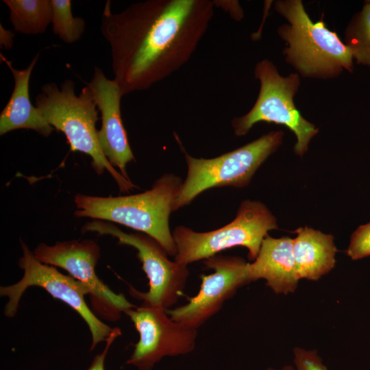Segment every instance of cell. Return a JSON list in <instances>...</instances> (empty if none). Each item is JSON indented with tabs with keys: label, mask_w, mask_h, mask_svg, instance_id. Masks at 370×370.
<instances>
[{
	"label": "cell",
	"mask_w": 370,
	"mask_h": 370,
	"mask_svg": "<svg viewBox=\"0 0 370 370\" xmlns=\"http://www.w3.org/2000/svg\"><path fill=\"white\" fill-rule=\"evenodd\" d=\"M107 1L101 32L123 96L149 89L184 66L214 15L210 0H147L114 13Z\"/></svg>",
	"instance_id": "cell-1"
},
{
	"label": "cell",
	"mask_w": 370,
	"mask_h": 370,
	"mask_svg": "<svg viewBox=\"0 0 370 370\" xmlns=\"http://www.w3.org/2000/svg\"><path fill=\"white\" fill-rule=\"evenodd\" d=\"M182 185L181 179L167 173L141 193L118 197L78 194L74 201L77 217L117 223L145 234L175 256L176 245L169 227V216Z\"/></svg>",
	"instance_id": "cell-2"
},
{
	"label": "cell",
	"mask_w": 370,
	"mask_h": 370,
	"mask_svg": "<svg viewBox=\"0 0 370 370\" xmlns=\"http://www.w3.org/2000/svg\"><path fill=\"white\" fill-rule=\"evenodd\" d=\"M75 88L68 79L60 87L54 82L45 84L35 98L36 107L51 126L65 134L71 151L90 156L97 174L108 171L120 191L129 192L136 186L111 165L101 149L95 127L98 110L90 90L84 86L77 95Z\"/></svg>",
	"instance_id": "cell-3"
},
{
	"label": "cell",
	"mask_w": 370,
	"mask_h": 370,
	"mask_svg": "<svg viewBox=\"0 0 370 370\" xmlns=\"http://www.w3.org/2000/svg\"><path fill=\"white\" fill-rule=\"evenodd\" d=\"M275 7L288 22L278 29L288 45L284 51L286 59L302 75L330 77L344 69L352 70L350 48L323 21L312 22L301 1H278Z\"/></svg>",
	"instance_id": "cell-4"
},
{
	"label": "cell",
	"mask_w": 370,
	"mask_h": 370,
	"mask_svg": "<svg viewBox=\"0 0 370 370\" xmlns=\"http://www.w3.org/2000/svg\"><path fill=\"white\" fill-rule=\"evenodd\" d=\"M276 229V219L264 204L245 200L236 218L217 230L197 232L184 226L176 227L172 234L177 248L175 261L187 267L227 249L242 246L247 249L248 259L253 262L268 232Z\"/></svg>",
	"instance_id": "cell-5"
},
{
	"label": "cell",
	"mask_w": 370,
	"mask_h": 370,
	"mask_svg": "<svg viewBox=\"0 0 370 370\" xmlns=\"http://www.w3.org/2000/svg\"><path fill=\"white\" fill-rule=\"evenodd\" d=\"M282 131L270 132L236 149L216 158H195L185 153L186 180L175 199L173 211L190 204L202 192L213 187L248 185L260 166L282 143Z\"/></svg>",
	"instance_id": "cell-6"
},
{
	"label": "cell",
	"mask_w": 370,
	"mask_h": 370,
	"mask_svg": "<svg viewBox=\"0 0 370 370\" xmlns=\"http://www.w3.org/2000/svg\"><path fill=\"white\" fill-rule=\"evenodd\" d=\"M254 75L260 82L259 94L246 114L232 121L234 134L245 135L260 121L284 125L296 136L295 153L304 155L310 140L318 133V129L301 116L294 104L293 97L299 85L298 75L282 77L275 65L267 59L257 63Z\"/></svg>",
	"instance_id": "cell-7"
},
{
	"label": "cell",
	"mask_w": 370,
	"mask_h": 370,
	"mask_svg": "<svg viewBox=\"0 0 370 370\" xmlns=\"http://www.w3.org/2000/svg\"><path fill=\"white\" fill-rule=\"evenodd\" d=\"M21 244L23 256L18 266L23 270V275L17 282L0 287V295L8 298L3 309L5 316H15L21 297L29 287H41L70 306L86 323L91 334L90 351L99 343L106 342L113 328L104 323L88 307L85 300V296L88 295L87 288L71 275L40 262L24 241H21Z\"/></svg>",
	"instance_id": "cell-8"
},
{
	"label": "cell",
	"mask_w": 370,
	"mask_h": 370,
	"mask_svg": "<svg viewBox=\"0 0 370 370\" xmlns=\"http://www.w3.org/2000/svg\"><path fill=\"white\" fill-rule=\"evenodd\" d=\"M82 230L111 235L118 239L119 244L136 249L137 257L149 280V289L139 291L129 285V293L142 301V305L167 310L177 302L183 294L189 271L187 267L170 260L156 241L143 233H126L112 223L101 220L86 223Z\"/></svg>",
	"instance_id": "cell-9"
},
{
	"label": "cell",
	"mask_w": 370,
	"mask_h": 370,
	"mask_svg": "<svg viewBox=\"0 0 370 370\" xmlns=\"http://www.w3.org/2000/svg\"><path fill=\"white\" fill-rule=\"evenodd\" d=\"M33 254L40 262L66 270L88 291L90 308L99 318L116 321L121 314L136 307L121 293H116L97 275L100 248L90 239L57 242L53 245L40 243Z\"/></svg>",
	"instance_id": "cell-10"
},
{
	"label": "cell",
	"mask_w": 370,
	"mask_h": 370,
	"mask_svg": "<svg viewBox=\"0 0 370 370\" xmlns=\"http://www.w3.org/2000/svg\"><path fill=\"white\" fill-rule=\"evenodd\" d=\"M125 314L139 334L126 364L139 370H152L165 357L186 355L194 350L197 330L173 321L166 310L141 304Z\"/></svg>",
	"instance_id": "cell-11"
},
{
	"label": "cell",
	"mask_w": 370,
	"mask_h": 370,
	"mask_svg": "<svg viewBox=\"0 0 370 370\" xmlns=\"http://www.w3.org/2000/svg\"><path fill=\"white\" fill-rule=\"evenodd\" d=\"M204 264L214 272L201 275L197 294L187 304L166 310L173 321L195 330L217 314L239 288L250 283L247 262L241 257L216 255L204 260Z\"/></svg>",
	"instance_id": "cell-12"
},
{
	"label": "cell",
	"mask_w": 370,
	"mask_h": 370,
	"mask_svg": "<svg viewBox=\"0 0 370 370\" xmlns=\"http://www.w3.org/2000/svg\"><path fill=\"white\" fill-rule=\"evenodd\" d=\"M90 90L95 102L101 114V127L97 132L101 149L114 167L130 180L126 165L134 160L121 113V99L123 97L114 79L105 75L98 66L94 69L92 77L86 85Z\"/></svg>",
	"instance_id": "cell-13"
},
{
	"label": "cell",
	"mask_w": 370,
	"mask_h": 370,
	"mask_svg": "<svg viewBox=\"0 0 370 370\" xmlns=\"http://www.w3.org/2000/svg\"><path fill=\"white\" fill-rule=\"evenodd\" d=\"M246 271L250 282L263 279L275 294L295 292L299 278L293 254V238L266 236L256 258L247 262Z\"/></svg>",
	"instance_id": "cell-14"
},
{
	"label": "cell",
	"mask_w": 370,
	"mask_h": 370,
	"mask_svg": "<svg viewBox=\"0 0 370 370\" xmlns=\"http://www.w3.org/2000/svg\"><path fill=\"white\" fill-rule=\"evenodd\" d=\"M40 53L23 69H15L1 53V60L10 69L14 77V89L7 104L0 114V135L19 129L32 130L42 136H49L53 131L29 99V83Z\"/></svg>",
	"instance_id": "cell-15"
},
{
	"label": "cell",
	"mask_w": 370,
	"mask_h": 370,
	"mask_svg": "<svg viewBox=\"0 0 370 370\" xmlns=\"http://www.w3.org/2000/svg\"><path fill=\"white\" fill-rule=\"evenodd\" d=\"M295 232L293 254L299 278L317 281L335 267L334 237L307 226Z\"/></svg>",
	"instance_id": "cell-16"
},
{
	"label": "cell",
	"mask_w": 370,
	"mask_h": 370,
	"mask_svg": "<svg viewBox=\"0 0 370 370\" xmlns=\"http://www.w3.org/2000/svg\"><path fill=\"white\" fill-rule=\"evenodd\" d=\"M14 31L23 34L44 33L52 21L51 0H3Z\"/></svg>",
	"instance_id": "cell-17"
},
{
	"label": "cell",
	"mask_w": 370,
	"mask_h": 370,
	"mask_svg": "<svg viewBox=\"0 0 370 370\" xmlns=\"http://www.w3.org/2000/svg\"><path fill=\"white\" fill-rule=\"evenodd\" d=\"M52 31L63 42L73 44L81 39L86 22L82 17L73 16L71 0H51Z\"/></svg>",
	"instance_id": "cell-18"
},
{
	"label": "cell",
	"mask_w": 370,
	"mask_h": 370,
	"mask_svg": "<svg viewBox=\"0 0 370 370\" xmlns=\"http://www.w3.org/2000/svg\"><path fill=\"white\" fill-rule=\"evenodd\" d=\"M347 45L358 63L370 67V1L363 7L347 34Z\"/></svg>",
	"instance_id": "cell-19"
},
{
	"label": "cell",
	"mask_w": 370,
	"mask_h": 370,
	"mask_svg": "<svg viewBox=\"0 0 370 370\" xmlns=\"http://www.w3.org/2000/svg\"><path fill=\"white\" fill-rule=\"evenodd\" d=\"M346 253L353 260L370 256V222L359 226L352 233Z\"/></svg>",
	"instance_id": "cell-20"
},
{
	"label": "cell",
	"mask_w": 370,
	"mask_h": 370,
	"mask_svg": "<svg viewBox=\"0 0 370 370\" xmlns=\"http://www.w3.org/2000/svg\"><path fill=\"white\" fill-rule=\"evenodd\" d=\"M293 363L295 370H328L315 349L294 348Z\"/></svg>",
	"instance_id": "cell-21"
},
{
	"label": "cell",
	"mask_w": 370,
	"mask_h": 370,
	"mask_svg": "<svg viewBox=\"0 0 370 370\" xmlns=\"http://www.w3.org/2000/svg\"><path fill=\"white\" fill-rule=\"evenodd\" d=\"M121 334V331L119 328H113L110 335L106 341L103 350L97 354L92 359L90 366L86 370H105V360L110 347L112 345L115 338Z\"/></svg>",
	"instance_id": "cell-22"
},
{
	"label": "cell",
	"mask_w": 370,
	"mask_h": 370,
	"mask_svg": "<svg viewBox=\"0 0 370 370\" xmlns=\"http://www.w3.org/2000/svg\"><path fill=\"white\" fill-rule=\"evenodd\" d=\"M214 7L219 6L227 12L232 17L240 19L243 16L241 8L235 1H213Z\"/></svg>",
	"instance_id": "cell-23"
},
{
	"label": "cell",
	"mask_w": 370,
	"mask_h": 370,
	"mask_svg": "<svg viewBox=\"0 0 370 370\" xmlns=\"http://www.w3.org/2000/svg\"><path fill=\"white\" fill-rule=\"evenodd\" d=\"M15 34L11 31L0 25V44L5 49L12 47Z\"/></svg>",
	"instance_id": "cell-24"
},
{
	"label": "cell",
	"mask_w": 370,
	"mask_h": 370,
	"mask_svg": "<svg viewBox=\"0 0 370 370\" xmlns=\"http://www.w3.org/2000/svg\"><path fill=\"white\" fill-rule=\"evenodd\" d=\"M263 370H278V369H273V368H271V367H267V369H263ZM280 370H295V367H293V366L285 365Z\"/></svg>",
	"instance_id": "cell-25"
}]
</instances>
